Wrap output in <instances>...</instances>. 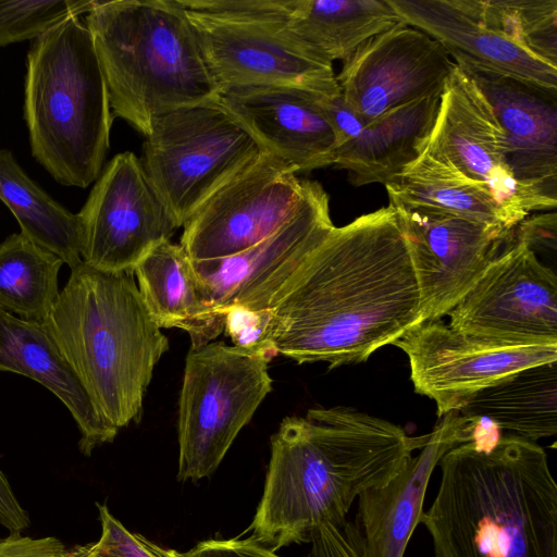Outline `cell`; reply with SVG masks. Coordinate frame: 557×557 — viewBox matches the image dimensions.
Listing matches in <instances>:
<instances>
[{
  "instance_id": "d6986e66",
  "label": "cell",
  "mask_w": 557,
  "mask_h": 557,
  "mask_svg": "<svg viewBox=\"0 0 557 557\" xmlns=\"http://www.w3.org/2000/svg\"><path fill=\"white\" fill-rule=\"evenodd\" d=\"M318 96L295 86H249L221 90L218 103L263 151L307 172L333 165L337 149Z\"/></svg>"
},
{
  "instance_id": "484cf974",
  "label": "cell",
  "mask_w": 557,
  "mask_h": 557,
  "mask_svg": "<svg viewBox=\"0 0 557 557\" xmlns=\"http://www.w3.org/2000/svg\"><path fill=\"white\" fill-rule=\"evenodd\" d=\"M385 187L389 203L433 208L506 232L517 226L488 189L425 149Z\"/></svg>"
},
{
  "instance_id": "44dd1931",
  "label": "cell",
  "mask_w": 557,
  "mask_h": 557,
  "mask_svg": "<svg viewBox=\"0 0 557 557\" xmlns=\"http://www.w3.org/2000/svg\"><path fill=\"white\" fill-rule=\"evenodd\" d=\"M388 3L403 22L438 41L455 63L557 90V67L486 24L474 0H388Z\"/></svg>"
},
{
  "instance_id": "f546056e",
  "label": "cell",
  "mask_w": 557,
  "mask_h": 557,
  "mask_svg": "<svg viewBox=\"0 0 557 557\" xmlns=\"http://www.w3.org/2000/svg\"><path fill=\"white\" fill-rule=\"evenodd\" d=\"M482 20L557 67V0H475Z\"/></svg>"
},
{
  "instance_id": "1f68e13d",
  "label": "cell",
  "mask_w": 557,
  "mask_h": 557,
  "mask_svg": "<svg viewBox=\"0 0 557 557\" xmlns=\"http://www.w3.org/2000/svg\"><path fill=\"white\" fill-rule=\"evenodd\" d=\"M101 536L94 543L78 547L72 557H182V553L162 548L140 534L129 532L109 511L99 505Z\"/></svg>"
},
{
  "instance_id": "e575fe53",
  "label": "cell",
  "mask_w": 557,
  "mask_h": 557,
  "mask_svg": "<svg viewBox=\"0 0 557 557\" xmlns=\"http://www.w3.org/2000/svg\"><path fill=\"white\" fill-rule=\"evenodd\" d=\"M318 100L334 132L337 148L354 139L368 124L348 104L341 89L332 94H319Z\"/></svg>"
},
{
  "instance_id": "83f0119b",
  "label": "cell",
  "mask_w": 557,
  "mask_h": 557,
  "mask_svg": "<svg viewBox=\"0 0 557 557\" xmlns=\"http://www.w3.org/2000/svg\"><path fill=\"white\" fill-rule=\"evenodd\" d=\"M0 200L13 213L25 237L70 268L82 262L77 214L54 200L22 169L12 151L2 148Z\"/></svg>"
},
{
  "instance_id": "8992f818",
  "label": "cell",
  "mask_w": 557,
  "mask_h": 557,
  "mask_svg": "<svg viewBox=\"0 0 557 557\" xmlns=\"http://www.w3.org/2000/svg\"><path fill=\"white\" fill-rule=\"evenodd\" d=\"M23 110L32 154L57 183L86 188L96 182L114 116L81 15L57 23L32 41Z\"/></svg>"
},
{
  "instance_id": "7a4b0ae2",
  "label": "cell",
  "mask_w": 557,
  "mask_h": 557,
  "mask_svg": "<svg viewBox=\"0 0 557 557\" xmlns=\"http://www.w3.org/2000/svg\"><path fill=\"white\" fill-rule=\"evenodd\" d=\"M421 447L403 428L345 406L286 417L271 437L264 491L250 525L272 550L341 525L366 490L386 483Z\"/></svg>"
},
{
  "instance_id": "e0dca14e",
  "label": "cell",
  "mask_w": 557,
  "mask_h": 557,
  "mask_svg": "<svg viewBox=\"0 0 557 557\" xmlns=\"http://www.w3.org/2000/svg\"><path fill=\"white\" fill-rule=\"evenodd\" d=\"M343 63L341 92L367 123L442 92L455 66L438 41L405 22L369 38Z\"/></svg>"
},
{
  "instance_id": "8d00e7d4",
  "label": "cell",
  "mask_w": 557,
  "mask_h": 557,
  "mask_svg": "<svg viewBox=\"0 0 557 557\" xmlns=\"http://www.w3.org/2000/svg\"><path fill=\"white\" fill-rule=\"evenodd\" d=\"M182 557H281L252 537L208 540L198 543Z\"/></svg>"
},
{
  "instance_id": "74e56055",
  "label": "cell",
  "mask_w": 557,
  "mask_h": 557,
  "mask_svg": "<svg viewBox=\"0 0 557 557\" xmlns=\"http://www.w3.org/2000/svg\"><path fill=\"white\" fill-rule=\"evenodd\" d=\"M0 557H72L62 542L53 536L30 537L20 533L0 539Z\"/></svg>"
},
{
  "instance_id": "30bf717a",
  "label": "cell",
  "mask_w": 557,
  "mask_h": 557,
  "mask_svg": "<svg viewBox=\"0 0 557 557\" xmlns=\"http://www.w3.org/2000/svg\"><path fill=\"white\" fill-rule=\"evenodd\" d=\"M448 313L459 333L502 346L557 345V276L512 233Z\"/></svg>"
},
{
  "instance_id": "7c38bea8",
  "label": "cell",
  "mask_w": 557,
  "mask_h": 557,
  "mask_svg": "<svg viewBox=\"0 0 557 557\" xmlns=\"http://www.w3.org/2000/svg\"><path fill=\"white\" fill-rule=\"evenodd\" d=\"M335 225L329 196L320 183L304 180L296 213L278 231L236 255L191 260L206 301L224 329L233 307L269 310L277 293Z\"/></svg>"
},
{
  "instance_id": "5bb4252c",
  "label": "cell",
  "mask_w": 557,
  "mask_h": 557,
  "mask_svg": "<svg viewBox=\"0 0 557 557\" xmlns=\"http://www.w3.org/2000/svg\"><path fill=\"white\" fill-rule=\"evenodd\" d=\"M424 149L488 189L516 225L532 211L556 208L515 178L506 137L488 100L456 63Z\"/></svg>"
},
{
  "instance_id": "9c48e42d",
  "label": "cell",
  "mask_w": 557,
  "mask_h": 557,
  "mask_svg": "<svg viewBox=\"0 0 557 557\" xmlns=\"http://www.w3.org/2000/svg\"><path fill=\"white\" fill-rule=\"evenodd\" d=\"M186 13L220 92L249 86L339 90L332 63L289 28L288 14Z\"/></svg>"
},
{
  "instance_id": "8fae6325",
  "label": "cell",
  "mask_w": 557,
  "mask_h": 557,
  "mask_svg": "<svg viewBox=\"0 0 557 557\" xmlns=\"http://www.w3.org/2000/svg\"><path fill=\"white\" fill-rule=\"evenodd\" d=\"M77 218L82 261L107 272L133 273L154 246L170 240L178 228L131 151L106 164Z\"/></svg>"
},
{
  "instance_id": "d4e9b609",
  "label": "cell",
  "mask_w": 557,
  "mask_h": 557,
  "mask_svg": "<svg viewBox=\"0 0 557 557\" xmlns=\"http://www.w3.org/2000/svg\"><path fill=\"white\" fill-rule=\"evenodd\" d=\"M459 412L528 441L557 433V360L528 367L478 392Z\"/></svg>"
},
{
  "instance_id": "603a6c76",
  "label": "cell",
  "mask_w": 557,
  "mask_h": 557,
  "mask_svg": "<svg viewBox=\"0 0 557 557\" xmlns=\"http://www.w3.org/2000/svg\"><path fill=\"white\" fill-rule=\"evenodd\" d=\"M441 95L417 99L370 121L354 139L336 149L333 165L346 170L354 186L385 185L424 150Z\"/></svg>"
},
{
  "instance_id": "52a82bcc",
  "label": "cell",
  "mask_w": 557,
  "mask_h": 557,
  "mask_svg": "<svg viewBox=\"0 0 557 557\" xmlns=\"http://www.w3.org/2000/svg\"><path fill=\"white\" fill-rule=\"evenodd\" d=\"M273 348L246 349L223 342L190 348L178 403L180 481L212 474L240 430L272 391Z\"/></svg>"
},
{
  "instance_id": "6da1fadb",
  "label": "cell",
  "mask_w": 557,
  "mask_h": 557,
  "mask_svg": "<svg viewBox=\"0 0 557 557\" xmlns=\"http://www.w3.org/2000/svg\"><path fill=\"white\" fill-rule=\"evenodd\" d=\"M269 339L298 364L367 361L421 323V299L395 209L334 226L277 293Z\"/></svg>"
},
{
  "instance_id": "ffe728a7",
  "label": "cell",
  "mask_w": 557,
  "mask_h": 557,
  "mask_svg": "<svg viewBox=\"0 0 557 557\" xmlns=\"http://www.w3.org/2000/svg\"><path fill=\"white\" fill-rule=\"evenodd\" d=\"M488 100L502 126L515 178L557 205V90L456 63Z\"/></svg>"
},
{
  "instance_id": "4fadbf2b",
  "label": "cell",
  "mask_w": 557,
  "mask_h": 557,
  "mask_svg": "<svg viewBox=\"0 0 557 557\" xmlns=\"http://www.w3.org/2000/svg\"><path fill=\"white\" fill-rule=\"evenodd\" d=\"M296 173L263 151L184 223L180 245L197 261L233 256L270 237L301 202L304 180Z\"/></svg>"
},
{
  "instance_id": "277c9868",
  "label": "cell",
  "mask_w": 557,
  "mask_h": 557,
  "mask_svg": "<svg viewBox=\"0 0 557 557\" xmlns=\"http://www.w3.org/2000/svg\"><path fill=\"white\" fill-rule=\"evenodd\" d=\"M70 269L45 324L99 414L120 430L139 420L169 339L147 311L134 273L83 261Z\"/></svg>"
},
{
  "instance_id": "836d02e7",
  "label": "cell",
  "mask_w": 557,
  "mask_h": 557,
  "mask_svg": "<svg viewBox=\"0 0 557 557\" xmlns=\"http://www.w3.org/2000/svg\"><path fill=\"white\" fill-rule=\"evenodd\" d=\"M310 550L306 557H363L358 531L347 520L342 525L325 523L310 535Z\"/></svg>"
},
{
  "instance_id": "4dcf8cb0",
  "label": "cell",
  "mask_w": 557,
  "mask_h": 557,
  "mask_svg": "<svg viewBox=\"0 0 557 557\" xmlns=\"http://www.w3.org/2000/svg\"><path fill=\"white\" fill-rule=\"evenodd\" d=\"M94 0L0 1V47L36 39L57 23L87 14Z\"/></svg>"
},
{
  "instance_id": "7402d4cb",
  "label": "cell",
  "mask_w": 557,
  "mask_h": 557,
  "mask_svg": "<svg viewBox=\"0 0 557 557\" xmlns=\"http://www.w3.org/2000/svg\"><path fill=\"white\" fill-rule=\"evenodd\" d=\"M0 371L38 382L70 411L81 434L83 454L112 442L119 430L97 411L45 323L21 319L0 308Z\"/></svg>"
},
{
  "instance_id": "d6a6232c",
  "label": "cell",
  "mask_w": 557,
  "mask_h": 557,
  "mask_svg": "<svg viewBox=\"0 0 557 557\" xmlns=\"http://www.w3.org/2000/svg\"><path fill=\"white\" fill-rule=\"evenodd\" d=\"M271 310L255 311L233 307L224 315V333L236 347L246 349L274 348L269 339Z\"/></svg>"
},
{
  "instance_id": "3957f363",
  "label": "cell",
  "mask_w": 557,
  "mask_h": 557,
  "mask_svg": "<svg viewBox=\"0 0 557 557\" xmlns=\"http://www.w3.org/2000/svg\"><path fill=\"white\" fill-rule=\"evenodd\" d=\"M438 467L435 498L420 517L434 557H557V484L536 442L473 440Z\"/></svg>"
},
{
  "instance_id": "5b68a950",
  "label": "cell",
  "mask_w": 557,
  "mask_h": 557,
  "mask_svg": "<svg viewBox=\"0 0 557 557\" xmlns=\"http://www.w3.org/2000/svg\"><path fill=\"white\" fill-rule=\"evenodd\" d=\"M84 20L113 116L145 137L169 112L218 102L220 87L178 0H94Z\"/></svg>"
},
{
  "instance_id": "cb8c5ba5",
  "label": "cell",
  "mask_w": 557,
  "mask_h": 557,
  "mask_svg": "<svg viewBox=\"0 0 557 557\" xmlns=\"http://www.w3.org/2000/svg\"><path fill=\"white\" fill-rule=\"evenodd\" d=\"M147 311L160 329L188 333L190 348L213 342L224 329L208 306L193 261L180 244L154 246L134 268Z\"/></svg>"
},
{
  "instance_id": "ac0fdd59",
  "label": "cell",
  "mask_w": 557,
  "mask_h": 557,
  "mask_svg": "<svg viewBox=\"0 0 557 557\" xmlns=\"http://www.w3.org/2000/svg\"><path fill=\"white\" fill-rule=\"evenodd\" d=\"M476 421L451 411L423 436L421 451L411 456L386 483L357 498L355 527L363 557H405L407 545L424 510L425 493L442 457L470 442Z\"/></svg>"
},
{
  "instance_id": "f1b7e54d",
  "label": "cell",
  "mask_w": 557,
  "mask_h": 557,
  "mask_svg": "<svg viewBox=\"0 0 557 557\" xmlns=\"http://www.w3.org/2000/svg\"><path fill=\"white\" fill-rule=\"evenodd\" d=\"M64 262L21 232L0 243V308L27 321L45 323L58 297Z\"/></svg>"
},
{
  "instance_id": "ab89813d",
  "label": "cell",
  "mask_w": 557,
  "mask_h": 557,
  "mask_svg": "<svg viewBox=\"0 0 557 557\" xmlns=\"http://www.w3.org/2000/svg\"><path fill=\"white\" fill-rule=\"evenodd\" d=\"M0 524L12 533L29 525V517L17 500L4 473L0 470Z\"/></svg>"
},
{
  "instance_id": "f35d334b",
  "label": "cell",
  "mask_w": 557,
  "mask_h": 557,
  "mask_svg": "<svg viewBox=\"0 0 557 557\" xmlns=\"http://www.w3.org/2000/svg\"><path fill=\"white\" fill-rule=\"evenodd\" d=\"M557 215L553 211L522 220L512 231L513 237L524 242L533 251L535 248H557Z\"/></svg>"
},
{
  "instance_id": "9a60e30c",
  "label": "cell",
  "mask_w": 557,
  "mask_h": 557,
  "mask_svg": "<svg viewBox=\"0 0 557 557\" xmlns=\"http://www.w3.org/2000/svg\"><path fill=\"white\" fill-rule=\"evenodd\" d=\"M393 345L408 357L414 392L436 404L438 418L515 372L557 360V345H496L459 333L442 319L416 325Z\"/></svg>"
},
{
  "instance_id": "d590c367",
  "label": "cell",
  "mask_w": 557,
  "mask_h": 557,
  "mask_svg": "<svg viewBox=\"0 0 557 557\" xmlns=\"http://www.w3.org/2000/svg\"><path fill=\"white\" fill-rule=\"evenodd\" d=\"M293 0H178L189 11L211 14H288Z\"/></svg>"
},
{
  "instance_id": "4316f807",
  "label": "cell",
  "mask_w": 557,
  "mask_h": 557,
  "mask_svg": "<svg viewBox=\"0 0 557 557\" xmlns=\"http://www.w3.org/2000/svg\"><path fill=\"white\" fill-rule=\"evenodd\" d=\"M401 22L388 0H293L287 15L289 28L331 63Z\"/></svg>"
},
{
  "instance_id": "ba28073f",
  "label": "cell",
  "mask_w": 557,
  "mask_h": 557,
  "mask_svg": "<svg viewBox=\"0 0 557 557\" xmlns=\"http://www.w3.org/2000/svg\"><path fill=\"white\" fill-rule=\"evenodd\" d=\"M143 146V166L178 227L263 149L218 102L159 117Z\"/></svg>"
},
{
  "instance_id": "2e32d148",
  "label": "cell",
  "mask_w": 557,
  "mask_h": 557,
  "mask_svg": "<svg viewBox=\"0 0 557 557\" xmlns=\"http://www.w3.org/2000/svg\"><path fill=\"white\" fill-rule=\"evenodd\" d=\"M421 299V323L440 320L469 293L511 232L428 207L389 203Z\"/></svg>"
}]
</instances>
